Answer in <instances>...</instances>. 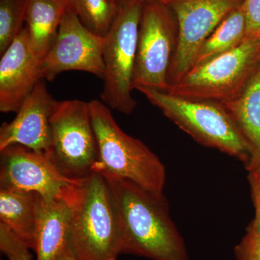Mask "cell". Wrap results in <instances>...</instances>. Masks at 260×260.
<instances>
[{
	"label": "cell",
	"mask_w": 260,
	"mask_h": 260,
	"mask_svg": "<svg viewBox=\"0 0 260 260\" xmlns=\"http://www.w3.org/2000/svg\"><path fill=\"white\" fill-rule=\"evenodd\" d=\"M136 90L200 144L237 158L246 167L249 164V147L222 104L188 100L147 87Z\"/></svg>",
	"instance_id": "obj_4"
},
{
	"label": "cell",
	"mask_w": 260,
	"mask_h": 260,
	"mask_svg": "<svg viewBox=\"0 0 260 260\" xmlns=\"http://www.w3.org/2000/svg\"><path fill=\"white\" fill-rule=\"evenodd\" d=\"M177 39V19L169 5L159 2L143 3L133 90L147 87L166 91Z\"/></svg>",
	"instance_id": "obj_8"
},
{
	"label": "cell",
	"mask_w": 260,
	"mask_h": 260,
	"mask_svg": "<svg viewBox=\"0 0 260 260\" xmlns=\"http://www.w3.org/2000/svg\"><path fill=\"white\" fill-rule=\"evenodd\" d=\"M244 1L171 0L167 3L175 15L178 26L177 48L168 73V86L177 83L192 68L203 43Z\"/></svg>",
	"instance_id": "obj_9"
},
{
	"label": "cell",
	"mask_w": 260,
	"mask_h": 260,
	"mask_svg": "<svg viewBox=\"0 0 260 260\" xmlns=\"http://www.w3.org/2000/svg\"><path fill=\"white\" fill-rule=\"evenodd\" d=\"M115 210L120 254L152 260H190L184 239L169 213L162 194L107 172Z\"/></svg>",
	"instance_id": "obj_1"
},
{
	"label": "cell",
	"mask_w": 260,
	"mask_h": 260,
	"mask_svg": "<svg viewBox=\"0 0 260 260\" xmlns=\"http://www.w3.org/2000/svg\"><path fill=\"white\" fill-rule=\"evenodd\" d=\"M75 9L83 25L105 37L118 13V4L110 0H75Z\"/></svg>",
	"instance_id": "obj_19"
},
{
	"label": "cell",
	"mask_w": 260,
	"mask_h": 260,
	"mask_svg": "<svg viewBox=\"0 0 260 260\" xmlns=\"http://www.w3.org/2000/svg\"><path fill=\"white\" fill-rule=\"evenodd\" d=\"M42 61L30 49L23 27L0 60V112H18L41 80Z\"/></svg>",
	"instance_id": "obj_13"
},
{
	"label": "cell",
	"mask_w": 260,
	"mask_h": 260,
	"mask_svg": "<svg viewBox=\"0 0 260 260\" xmlns=\"http://www.w3.org/2000/svg\"><path fill=\"white\" fill-rule=\"evenodd\" d=\"M30 246L6 224L0 222V250L7 260H32Z\"/></svg>",
	"instance_id": "obj_21"
},
{
	"label": "cell",
	"mask_w": 260,
	"mask_h": 260,
	"mask_svg": "<svg viewBox=\"0 0 260 260\" xmlns=\"http://www.w3.org/2000/svg\"><path fill=\"white\" fill-rule=\"evenodd\" d=\"M259 64L260 39L247 37L233 50L191 68L165 92L196 102H232L242 95Z\"/></svg>",
	"instance_id": "obj_5"
},
{
	"label": "cell",
	"mask_w": 260,
	"mask_h": 260,
	"mask_svg": "<svg viewBox=\"0 0 260 260\" xmlns=\"http://www.w3.org/2000/svg\"><path fill=\"white\" fill-rule=\"evenodd\" d=\"M251 199L255 210V215L246 229V232L260 234V172H248Z\"/></svg>",
	"instance_id": "obj_23"
},
{
	"label": "cell",
	"mask_w": 260,
	"mask_h": 260,
	"mask_svg": "<svg viewBox=\"0 0 260 260\" xmlns=\"http://www.w3.org/2000/svg\"><path fill=\"white\" fill-rule=\"evenodd\" d=\"M56 101L41 80L11 122L0 127V150L20 145L39 153H47L51 143L50 119Z\"/></svg>",
	"instance_id": "obj_12"
},
{
	"label": "cell",
	"mask_w": 260,
	"mask_h": 260,
	"mask_svg": "<svg viewBox=\"0 0 260 260\" xmlns=\"http://www.w3.org/2000/svg\"><path fill=\"white\" fill-rule=\"evenodd\" d=\"M56 260H76L74 257V256L72 254L71 251H70L69 246H66L64 248V250L61 251L59 256H58Z\"/></svg>",
	"instance_id": "obj_25"
},
{
	"label": "cell",
	"mask_w": 260,
	"mask_h": 260,
	"mask_svg": "<svg viewBox=\"0 0 260 260\" xmlns=\"http://www.w3.org/2000/svg\"><path fill=\"white\" fill-rule=\"evenodd\" d=\"M70 209L68 245L76 260H117L119 233L110 189L95 172L64 189Z\"/></svg>",
	"instance_id": "obj_2"
},
{
	"label": "cell",
	"mask_w": 260,
	"mask_h": 260,
	"mask_svg": "<svg viewBox=\"0 0 260 260\" xmlns=\"http://www.w3.org/2000/svg\"><path fill=\"white\" fill-rule=\"evenodd\" d=\"M70 209L64 198H37L35 251L37 260H56L68 245Z\"/></svg>",
	"instance_id": "obj_14"
},
{
	"label": "cell",
	"mask_w": 260,
	"mask_h": 260,
	"mask_svg": "<svg viewBox=\"0 0 260 260\" xmlns=\"http://www.w3.org/2000/svg\"><path fill=\"white\" fill-rule=\"evenodd\" d=\"M222 105L249 147L250 160L246 170L260 172V64L242 95Z\"/></svg>",
	"instance_id": "obj_15"
},
{
	"label": "cell",
	"mask_w": 260,
	"mask_h": 260,
	"mask_svg": "<svg viewBox=\"0 0 260 260\" xmlns=\"http://www.w3.org/2000/svg\"><path fill=\"white\" fill-rule=\"evenodd\" d=\"M142 3H147V2H159V3H164V4H167L169 2H170L171 0H140Z\"/></svg>",
	"instance_id": "obj_27"
},
{
	"label": "cell",
	"mask_w": 260,
	"mask_h": 260,
	"mask_svg": "<svg viewBox=\"0 0 260 260\" xmlns=\"http://www.w3.org/2000/svg\"><path fill=\"white\" fill-rule=\"evenodd\" d=\"M0 153V188L37 193L53 200L62 198L68 186L80 181L61 175L45 153L23 145H10Z\"/></svg>",
	"instance_id": "obj_11"
},
{
	"label": "cell",
	"mask_w": 260,
	"mask_h": 260,
	"mask_svg": "<svg viewBox=\"0 0 260 260\" xmlns=\"http://www.w3.org/2000/svg\"><path fill=\"white\" fill-rule=\"evenodd\" d=\"M105 37L87 28L76 12L66 9L50 50L42 61V80L52 81L66 71H82L104 79Z\"/></svg>",
	"instance_id": "obj_10"
},
{
	"label": "cell",
	"mask_w": 260,
	"mask_h": 260,
	"mask_svg": "<svg viewBox=\"0 0 260 260\" xmlns=\"http://www.w3.org/2000/svg\"><path fill=\"white\" fill-rule=\"evenodd\" d=\"M111 2H112L113 3H115V4H118L119 3V2L120 1V0H110Z\"/></svg>",
	"instance_id": "obj_28"
},
{
	"label": "cell",
	"mask_w": 260,
	"mask_h": 260,
	"mask_svg": "<svg viewBox=\"0 0 260 260\" xmlns=\"http://www.w3.org/2000/svg\"><path fill=\"white\" fill-rule=\"evenodd\" d=\"M66 9L59 0L29 1L25 27L30 49L42 61L55 41Z\"/></svg>",
	"instance_id": "obj_16"
},
{
	"label": "cell",
	"mask_w": 260,
	"mask_h": 260,
	"mask_svg": "<svg viewBox=\"0 0 260 260\" xmlns=\"http://www.w3.org/2000/svg\"><path fill=\"white\" fill-rule=\"evenodd\" d=\"M236 260H260V234L246 232L234 248Z\"/></svg>",
	"instance_id": "obj_22"
},
{
	"label": "cell",
	"mask_w": 260,
	"mask_h": 260,
	"mask_svg": "<svg viewBox=\"0 0 260 260\" xmlns=\"http://www.w3.org/2000/svg\"><path fill=\"white\" fill-rule=\"evenodd\" d=\"M37 194L0 188V222L16 233L32 250L36 245Z\"/></svg>",
	"instance_id": "obj_17"
},
{
	"label": "cell",
	"mask_w": 260,
	"mask_h": 260,
	"mask_svg": "<svg viewBox=\"0 0 260 260\" xmlns=\"http://www.w3.org/2000/svg\"><path fill=\"white\" fill-rule=\"evenodd\" d=\"M30 0H0V55L23 28Z\"/></svg>",
	"instance_id": "obj_20"
},
{
	"label": "cell",
	"mask_w": 260,
	"mask_h": 260,
	"mask_svg": "<svg viewBox=\"0 0 260 260\" xmlns=\"http://www.w3.org/2000/svg\"><path fill=\"white\" fill-rule=\"evenodd\" d=\"M143 7L140 0H120L115 20L105 37L101 97L108 107L127 115L138 104L132 91Z\"/></svg>",
	"instance_id": "obj_6"
},
{
	"label": "cell",
	"mask_w": 260,
	"mask_h": 260,
	"mask_svg": "<svg viewBox=\"0 0 260 260\" xmlns=\"http://www.w3.org/2000/svg\"><path fill=\"white\" fill-rule=\"evenodd\" d=\"M50 125L51 143L46 155L61 175L78 181L95 173L99 153L88 102L56 101Z\"/></svg>",
	"instance_id": "obj_7"
},
{
	"label": "cell",
	"mask_w": 260,
	"mask_h": 260,
	"mask_svg": "<svg viewBox=\"0 0 260 260\" xmlns=\"http://www.w3.org/2000/svg\"><path fill=\"white\" fill-rule=\"evenodd\" d=\"M65 5L67 9H73L76 12L75 9V0H59Z\"/></svg>",
	"instance_id": "obj_26"
},
{
	"label": "cell",
	"mask_w": 260,
	"mask_h": 260,
	"mask_svg": "<svg viewBox=\"0 0 260 260\" xmlns=\"http://www.w3.org/2000/svg\"><path fill=\"white\" fill-rule=\"evenodd\" d=\"M247 37L260 39V0H244Z\"/></svg>",
	"instance_id": "obj_24"
},
{
	"label": "cell",
	"mask_w": 260,
	"mask_h": 260,
	"mask_svg": "<svg viewBox=\"0 0 260 260\" xmlns=\"http://www.w3.org/2000/svg\"><path fill=\"white\" fill-rule=\"evenodd\" d=\"M246 38V15L243 3L228 15L203 43L195 56L192 68L233 50Z\"/></svg>",
	"instance_id": "obj_18"
},
{
	"label": "cell",
	"mask_w": 260,
	"mask_h": 260,
	"mask_svg": "<svg viewBox=\"0 0 260 260\" xmlns=\"http://www.w3.org/2000/svg\"><path fill=\"white\" fill-rule=\"evenodd\" d=\"M88 104L99 148L95 172L109 173L162 194L167 172L158 157L141 140L124 133L105 104L98 100Z\"/></svg>",
	"instance_id": "obj_3"
}]
</instances>
